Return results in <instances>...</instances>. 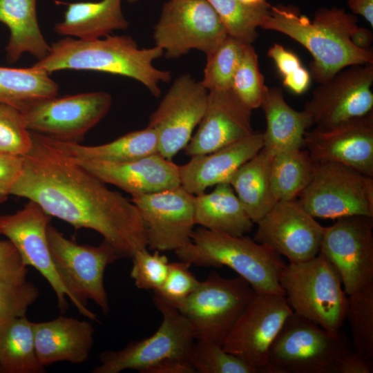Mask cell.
I'll return each mask as SVG.
<instances>
[{"label":"cell","instance_id":"1","mask_svg":"<svg viewBox=\"0 0 373 373\" xmlns=\"http://www.w3.org/2000/svg\"><path fill=\"white\" fill-rule=\"evenodd\" d=\"M31 135L32 146L23 156V169L11 195L35 202L76 229L99 233L120 258H131L147 248L142 218L131 200L109 189L44 135Z\"/></svg>","mask_w":373,"mask_h":373},{"label":"cell","instance_id":"6","mask_svg":"<svg viewBox=\"0 0 373 373\" xmlns=\"http://www.w3.org/2000/svg\"><path fill=\"white\" fill-rule=\"evenodd\" d=\"M46 235L55 267L72 296V303L82 315L99 322L97 315L87 307V300H92L104 314L108 313L104 272L120 259L117 252L104 240L96 247L79 245L50 224Z\"/></svg>","mask_w":373,"mask_h":373},{"label":"cell","instance_id":"12","mask_svg":"<svg viewBox=\"0 0 373 373\" xmlns=\"http://www.w3.org/2000/svg\"><path fill=\"white\" fill-rule=\"evenodd\" d=\"M227 36L207 0H169L154 28L155 46L167 58H178L195 49L207 55Z\"/></svg>","mask_w":373,"mask_h":373},{"label":"cell","instance_id":"39","mask_svg":"<svg viewBox=\"0 0 373 373\" xmlns=\"http://www.w3.org/2000/svg\"><path fill=\"white\" fill-rule=\"evenodd\" d=\"M32 146L31 132L20 111L0 103V153L23 156Z\"/></svg>","mask_w":373,"mask_h":373},{"label":"cell","instance_id":"18","mask_svg":"<svg viewBox=\"0 0 373 373\" xmlns=\"http://www.w3.org/2000/svg\"><path fill=\"white\" fill-rule=\"evenodd\" d=\"M297 200L278 201L256 224L254 240L289 262H300L320 251L324 227Z\"/></svg>","mask_w":373,"mask_h":373},{"label":"cell","instance_id":"21","mask_svg":"<svg viewBox=\"0 0 373 373\" xmlns=\"http://www.w3.org/2000/svg\"><path fill=\"white\" fill-rule=\"evenodd\" d=\"M251 110L229 89L208 92L198 128L184 149L187 156L213 152L253 133Z\"/></svg>","mask_w":373,"mask_h":373},{"label":"cell","instance_id":"19","mask_svg":"<svg viewBox=\"0 0 373 373\" xmlns=\"http://www.w3.org/2000/svg\"><path fill=\"white\" fill-rule=\"evenodd\" d=\"M51 216L37 203L29 202L12 214L0 215V235L6 236L19 251L26 267L37 269L55 293L62 313L68 307L66 297L72 296L55 267L48 247L46 229Z\"/></svg>","mask_w":373,"mask_h":373},{"label":"cell","instance_id":"7","mask_svg":"<svg viewBox=\"0 0 373 373\" xmlns=\"http://www.w3.org/2000/svg\"><path fill=\"white\" fill-rule=\"evenodd\" d=\"M352 348L342 329L326 330L292 312L271 343L268 360L275 373H334L339 358Z\"/></svg>","mask_w":373,"mask_h":373},{"label":"cell","instance_id":"2","mask_svg":"<svg viewBox=\"0 0 373 373\" xmlns=\"http://www.w3.org/2000/svg\"><path fill=\"white\" fill-rule=\"evenodd\" d=\"M357 18L338 8H320L314 19L294 7H271L262 28L280 32L303 46L312 54L310 75L321 84L354 65L373 64L370 49L357 47L352 37Z\"/></svg>","mask_w":373,"mask_h":373},{"label":"cell","instance_id":"14","mask_svg":"<svg viewBox=\"0 0 373 373\" xmlns=\"http://www.w3.org/2000/svg\"><path fill=\"white\" fill-rule=\"evenodd\" d=\"M319 252L338 273L347 296L373 283V217H343L324 227Z\"/></svg>","mask_w":373,"mask_h":373},{"label":"cell","instance_id":"34","mask_svg":"<svg viewBox=\"0 0 373 373\" xmlns=\"http://www.w3.org/2000/svg\"><path fill=\"white\" fill-rule=\"evenodd\" d=\"M218 14L227 35L251 44L257 37L271 6L243 3L239 0H207Z\"/></svg>","mask_w":373,"mask_h":373},{"label":"cell","instance_id":"48","mask_svg":"<svg viewBox=\"0 0 373 373\" xmlns=\"http://www.w3.org/2000/svg\"><path fill=\"white\" fill-rule=\"evenodd\" d=\"M353 43L358 48L368 49L372 40L371 32L364 28L358 27L352 37Z\"/></svg>","mask_w":373,"mask_h":373},{"label":"cell","instance_id":"41","mask_svg":"<svg viewBox=\"0 0 373 373\" xmlns=\"http://www.w3.org/2000/svg\"><path fill=\"white\" fill-rule=\"evenodd\" d=\"M39 294V289L30 282L15 283L0 277V326L13 318L26 316Z\"/></svg>","mask_w":373,"mask_h":373},{"label":"cell","instance_id":"35","mask_svg":"<svg viewBox=\"0 0 373 373\" xmlns=\"http://www.w3.org/2000/svg\"><path fill=\"white\" fill-rule=\"evenodd\" d=\"M348 296L346 318L352 349L373 360V283Z\"/></svg>","mask_w":373,"mask_h":373},{"label":"cell","instance_id":"44","mask_svg":"<svg viewBox=\"0 0 373 373\" xmlns=\"http://www.w3.org/2000/svg\"><path fill=\"white\" fill-rule=\"evenodd\" d=\"M28 272L27 267L11 241L0 240V277L12 283H21L26 280Z\"/></svg>","mask_w":373,"mask_h":373},{"label":"cell","instance_id":"26","mask_svg":"<svg viewBox=\"0 0 373 373\" xmlns=\"http://www.w3.org/2000/svg\"><path fill=\"white\" fill-rule=\"evenodd\" d=\"M128 26L122 0H102L68 3L64 20L55 25V30L62 35L90 40L106 37Z\"/></svg>","mask_w":373,"mask_h":373},{"label":"cell","instance_id":"9","mask_svg":"<svg viewBox=\"0 0 373 373\" xmlns=\"http://www.w3.org/2000/svg\"><path fill=\"white\" fill-rule=\"evenodd\" d=\"M297 200L314 218L373 217V178L345 165L316 162Z\"/></svg>","mask_w":373,"mask_h":373},{"label":"cell","instance_id":"20","mask_svg":"<svg viewBox=\"0 0 373 373\" xmlns=\"http://www.w3.org/2000/svg\"><path fill=\"white\" fill-rule=\"evenodd\" d=\"M304 146L316 162L338 163L373 178V113L306 131Z\"/></svg>","mask_w":373,"mask_h":373},{"label":"cell","instance_id":"8","mask_svg":"<svg viewBox=\"0 0 373 373\" xmlns=\"http://www.w3.org/2000/svg\"><path fill=\"white\" fill-rule=\"evenodd\" d=\"M256 294L242 278H227L213 271L177 309L189 321L195 340L222 346Z\"/></svg>","mask_w":373,"mask_h":373},{"label":"cell","instance_id":"45","mask_svg":"<svg viewBox=\"0 0 373 373\" xmlns=\"http://www.w3.org/2000/svg\"><path fill=\"white\" fill-rule=\"evenodd\" d=\"M23 166L21 155L0 153V204L7 200Z\"/></svg>","mask_w":373,"mask_h":373},{"label":"cell","instance_id":"24","mask_svg":"<svg viewBox=\"0 0 373 373\" xmlns=\"http://www.w3.org/2000/svg\"><path fill=\"white\" fill-rule=\"evenodd\" d=\"M33 327L36 354L44 367L59 361L79 364L88 359L95 333L90 322L60 316L34 323Z\"/></svg>","mask_w":373,"mask_h":373},{"label":"cell","instance_id":"30","mask_svg":"<svg viewBox=\"0 0 373 373\" xmlns=\"http://www.w3.org/2000/svg\"><path fill=\"white\" fill-rule=\"evenodd\" d=\"M272 156L262 149L243 164L229 181L254 223H257L278 202L270 183Z\"/></svg>","mask_w":373,"mask_h":373},{"label":"cell","instance_id":"11","mask_svg":"<svg viewBox=\"0 0 373 373\" xmlns=\"http://www.w3.org/2000/svg\"><path fill=\"white\" fill-rule=\"evenodd\" d=\"M111 104V95L99 91L32 100L16 108L30 131L56 140L79 143L105 117Z\"/></svg>","mask_w":373,"mask_h":373},{"label":"cell","instance_id":"10","mask_svg":"<svg viewBox=\"0 0 373 373\" xmlns=\"http://www.w3.org/2000/svg\"><path fill=\"white\" fill-rule=\"evenodd\" d=\"M153 300L162 314V323L151 336L133 341L118 351H106L99 356V364L93 373H119L124 370L147 372L170 358H189L195 341L189 321L175 307L153 295Z\"/></svg>","mask_w":373,"mask_h":373},{"label":"cell","instance_id":"49","mask_svg":"<svg viewBox=\"0 0 373 373\" xmlns=\"http://www.w3.org/2000/svg\"><path fill=\"white\" fill-rule=\"evenodd\" d=\"M243 3L251 5V6H258L262 4L267 3L266 0H239Z\"/></svg>","mask_w":373,"mask_h":373},{"label":"cell","instance_id":"33","mask_svg":"<svg viewBox=\"0 0 373 373\" xmlns=\"http://www.w3.org/2000/svg\"><path fill=\"white\" fill-rule=\"evenodd\" d=\"M48 74L33 66L28 68L0 66V103L16 108L24 102L56 97L59 86Z\"/></svg>","mask_w":373,"mask_h":373},{"label":"cell","instance_id":"40","mask_svg":"<svg viewBox=\"0 0 373 373\" xmlns=\"http://www.w3.org/2000/svg\"><path fill=\"white\" fill-rule=\"evenodd\" d=\"M160 252L155 250L151 254L145 248L137 251L131 258V277L138 289L153 291L164 283L169 272V262L166 256Z\"/></svg>","mask_w":373,"mask_h":373},{"label":"cell","instance_id":"47","mask_svg":"<svg viewBox=\"0 0 373 373\" xmlns=\"http://www.w3.org/2000/svg\"><path fill=\"white\" fill-rule=\"evenodd\" d=\"M347 5L353 13L362 16L373 26V0H347Z\"/></svg>","mask_w":373,"mask_h":373},{"label":"cell","instance_id":"32","mask_svg":"<svg viewBox=\"0 0 373 373\" xmlns=\"http://www.w3.org/2000/svg\"><path fill=\"white\" fill-rule=\"evenodd\" d=\"M315 165L308 151L301 148L273 155L270 183L276 200H291L298 197L309 184Z\"/></svg>","mask_w":373,"mask_h":373},{"label":"cell","instance_id":"28","mask_svg":"<svg viewBox=\"0 0 373 373\" xmlns=\"http://www.w3.org/2000/svg\"><path fill=\"white\" fill-rule=\"evenodd\" d=\"M0 22L10 30L6 47L7 59L17 61L28 52L39 60L49 53L48 44L40 30L36 10V0H0Z\"/></svg>","mask_w":373,"mask_h":373},{"label":"cell","instance_id":"16","mask_svg":"<svg viewBox=\"0 0 373 373\" xmlns=\"http://www.w3.org/2000/svg\"><path fill=\"white\" fill-rule=\"evenodd\" d=\"M208 92L189 74L174 80L147 125L157 133L162 156L171 160L187 145L204 115Z\"/></svg>","mask_w":373,"mask_h":373},{"label":"cell","instance_id":"23","mask_svg":"<svg viewBox=\"0 0 373 373\" xmlns=\"http://www.w3.org/2000/svg\"><path fill=\"white\" fill-rule=\"evenodd\" d=\"M263 147L262 133L251 135L179 166L180 185L195 195L213 186L229 183L234 173Z\"/></svg>","mask_w":373,"mask_h":373},{"label":"cell","instance_id":"27","mask_svg":"<svg viewBox=\"0 0 373 373\" xmlns=\"http://www.w3.org/2000/svg\"><path fill=\"white\" fill-rule=\"evenodd\" d=\"M195 195L194 218L201 227L242 236L249 232L254 222L249 217L229 183Z\"/></svg>","mask_w":373,"mask_h":373},{"label":"cell","instance_id":"43","mask_svg":"<svg viewBox=\"0 0 373 373\" xmlns=\"http://www.w3.org/2000/svg\"><path fill=\"white\" fill-rule=\"evenodd\" d=\"M267 54L283 75L285 87L296 94L303 93L307 90L311 82L310 73L294 52L286 50L282 45L274 44Z\"/></svg>","mask_w":373,"mask_h":373},{"label":"cell","instance_id":"36","mask_svg":"<svg viewBox=\"0 0 373 373\" xmlns=\"http://www.w3.org/2000/svg\"><path fill=\"white\" fill-rule=\"evenodd\" d=\"M247 44L227 35L207 55L200 83L208 91L231 88L233 75Z\"/></svg>","mask_w":373,"mask_h":373},{"label":"cell","instance_id":"17","mask_svg":"<svg viewBox=\"0 0 373 373\" xmlns=\"http://www.w3.org/2000/svg\"><path fill=\"white\" fill-rule=\"evenodd\" d=\"M194 198L181 185L132 196L131 200L144 224L147 247L159 251H175L191 242L195 225Z\"/></svg>","mask_w":373,"mask_h":373},{"label":"cell","instance_id":"46","mask_svg":"<svg viewBox=\"0 0 373 373\" xmlns=\"http://www.w3.org/2000/svg\"><path fill=\"white\" fill-rule=\"evenodd\" d=\"M373 360L368 358L352 348L338 361L334 373H372Z\"/></svg>","mask_w":373,"mask_h":373},{"label":"cell","instance_id":"42","mask_svg":"<svg viewBox=\"0 0 373 373\" xmlns=\"http://www.w3.org/2000/svg\"><path fill=\"white\" fill-rule=\"evenodd\" d=\"M191 265L184 261L169 263V272L162 285L153 291V295L177 308L196 289L200 280L190 271Z\"/></svg>","mask_w":373,"mask_h":373},{"label":"cell","instance_id":"4","mask_svg":"<svg viewBox=\"0 0 373 373\" xmlns=\"http://www.w3.org/2000/svg\"><path fill=\"white\" fill-rule=\"evenodd\" d=\"M175 254L191 266H227L245 280L256 294L285 296L279 281L286 263L272 249L249 237L200 227L192 231L191 242Z\"/></svg>","mask_w":373,"mask_h":373},{"label":"cell","instance_id":"38","mask_svg":"<svg viewBox=\"0 0 373 373\" xmlns=\"http://www.w3.org/2000/svg\"><path fill=\"white\" fill-rule=\"evenodd\" d=\"M189 360L195 373H256L236 356L226 352L222 345L195 340Z\"/></svg>","mask_w":373,"mask_h":373},{"label":"cell","instance_id":"29","mask_svg":"<svg viewBox=\"0 0 373 373\" xmlns=\"http://www.w3.org/2000/svg\"><path fill=\"white\" fill-rule=\"evenodd\" d=\"M44 137L54 147L77 160L126 162L158 153L157 133L155 129L149 126L128 133L106 144L96 146L63 142Z\"/></svg>","mask_w":373,"mask_h":373},{"label":"cell","instance_id":"5","mask_svg":"<svg viewBox=\"0 0 373 373\" xmlns=\"http://www.w3.org/2000/svg\"><path fill=\"white\" fill-rule=\"evenodd\" d=\"M279 283L293 312L326 330L341 329L348 297L338 273L322 254L305 262L286 264Z\"/></svg>","mask_w":373,"mask_h":373},{"label":"cell","instance_id":"15","mask_svg":"<svg viewBox=\"0 0 373 373\" xmlns=\"http://www.w3.org/2000/svg\"><path fill=\"white\" fill-rule=\"evenodd\" d=\"M373 64L348 66L312 93L303 111L312 125L329 128L372 111Z\"/></svg>","mask_w":373,"mask_h":373},{"label":"cell","instance_id":"13","mask_svg":"<svg viewBox=\"0 0 373 373\" xmlns=\"http://www.w3.org/2000/svg\"><path fill=\"white\" fill-rule=\"evenodd\" d=\"M292 312L284 296L256 294L224 340L223 349L256 373H275L268 360L269 347Z\"/></svg>","mask_w":373,"mask_h":373},{"label":"cell","instance_id":"3","mask_svg":"<svg viewBox=\"0 0 373 373\" xmlns=\"http://www.w3.org/2000/svg\"><path fill=\"white\" fill-rule=\"evenodd\" d=\"M164 55L155 46L140 48L128 36L108 35L104 39L66 37L50 46L48 55L33 66L48 73L61 70H94L132 78L142 84L153 95L161 94L160 84L170 81L169 71L153 66Z\"/></svg>","mask_w":373,"mask_h":373},{"label":"cell","instance_id":"31","mask_svg":"<svg viewBox=\"0 0 373 373\" xmlns=\"http://www.w3.org/2000/svg\"><path fill=\"white\" fill-rule=\"evenodd\" d=\"M33 326L26 316L13 318L0 326V372H45L36 354Z\"/></svg>","mask_w":373,"mask_h":373},{"label":"cell","instance_id":"37","mask_svg":"<svg viewBox=\"0 0 373 373\" xmlns=\"http://www.w3.org/2000/svg\"><path fill=\"white\" fill-rule=\"evenodd\" d=\"M231 89L251 111L261 107L269 88L258 67V55L247 44L233 75Z\"/></svg>","mask_w":373,"mask_h":373},{"label":"cell","instance_id":"50","mask_svg":"<svg viewBox=\"0 0 373 373\" xmlns=\"http://www.w3.org/2000/svg\"><path fill=\"white\" fill-rule=\"evenodd\" d=\"M128 3H133L137 2L138 0H126Z\"/></svg>","mask_w":373,"mask_h":373},{"label":"cell","instance_id":"25","mask_svg":"<svg viewBox=\"0 0 373 373\" xmlns=\"http://www.w3.org/2000/svg\"><path fill=\"white\" fill-rule=\"evenodd\" d=\"M266 117L262 133V149L271 155L304 146V136L312 126L309 116L303 110L292 108L280 88H269L261 106Z\"/></svg>","mask_w":373,"mask_h":373},{"label":"cell","instance_id":"22","mask_svg":"<svg viewBox=\"0 0 373 373\" xmlns=\"http://www.w3.org/2000/svg\"><path fill=\"white\" fill-rule=\"evenodd\" d=\"M72 160L102 182L114 185L131 196L180 185L179 166L160 153L126 162Z\"/></svg>","mask_w":373,"mask_h":373}]
</instances>
